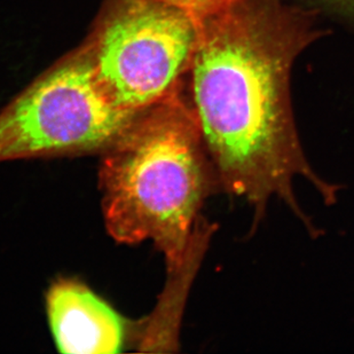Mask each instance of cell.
<instances>
[{
  "label": "cell",
  "mask_w": 354,
  "mask_h": 354,
  "mask_svg": "<svg viewBox=\"0 0 354 354\" xmlns=\"http://www.w3.org/2000/svg\"><path fill=\"white\" fill-rule=\"evenodd\" d=\"M331 6H335L338 10H344L345 13L354 17V0H324Z\"/></svg>",
  "instance_id": "7"
},
{
  "label": "cell",
  "mask_w": 354,
  "mask_h": 354,
  "mask_svg": "<svg viewBox=\"0 0 354 354\" xmlns=\"http://www.w3.org/2000/svg\"><path fill=\"white\" fill-rule=\"evenodd\" d=\"M102 212L120 243L151 241L171 270L187 259L204 200L219 183L194 107L178 91L146 108L104 151Z\"/></svg>",
  "instance_id": "2"
},
{
  "label": "cell",
  "mask_w": 354,
  "mask_h": 354,
  "mask_svg": "<svg viewBox=\"0 0 354 354\" xmlns=\"http://www.w3.org/2000/svg\"><path fill=\"white\" fill-rule=\"evenodd\" d=\"M304 15L281 0H236L198 27L194 109L219 184L254 207L273 197L313 230L295 193L303 178L324 202L337 188L308 163L295 125L290 75L311 41Z\"/></svg>",
  "instance_id": "1"
},
{
  "label": "cell",
  "mask_w": 354,
  "mask_h": 354,
  "mask_svg": "<svg viewBox=\"0 0 354 354\" xmlns=\"http://www.w3.org/2000/svg\"><path fill=\"white\" fill-rule=\"evenodd\" d=\"M139 113L111 100L90 55H83L36 82L0 113V162L104 153Z\"/></svg>",
  "instance_id": "3"
},
{
  "label": "cell",
  "mask_w": 354,
  "mask_h": 354,
  "mask_svg": "<svg viewBox=\"0 0 354 354\" xmlns=\"http://www.w3.org/2000/svg\"><path fill=\"white\" fill-rule=\"evenodd\" d=\"M46 308L55 344L62 353H118L123 346L120 315L80 282H54L46 295Z\"/></svg>",
  "instance_id": "5"
},
{
  "label": "cell",
  "mask_w": 354,
  "mask_h": 354,
  "mask_svg": "<svg viewBox=\"0 0 354 354\" xmlns=\"http://www.w3.org/2000/svg\"><path fill=\"white\" fill-rule=\"evenodd\" d=\"M154 3H163L174 7L187 14L200 27L211 17L223 13L231 7L236 0H149Z\"/></svg>",
  "instance_id": "6"
},
{
  "label": "cell",
  "mask_w": 354,
  "mask_h": 354,
  "mask_svg": "<svg viewBox=\"0 0 354 354\" xmlns=\"http://www.w3.org/2000/svg\"><path fill=\"white\" fill-rule=\"evenodd\" d=\"M197 39L198 26L184 12L129 0L104 28L90 59L111 100L141 111L178 91Z\"/></svg>",
  "instance_id": "4"
}]
</instances>
